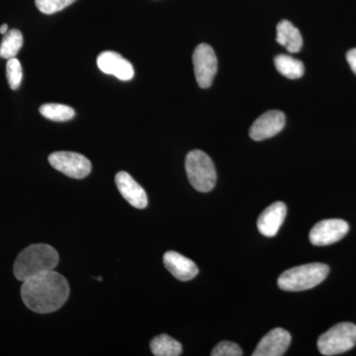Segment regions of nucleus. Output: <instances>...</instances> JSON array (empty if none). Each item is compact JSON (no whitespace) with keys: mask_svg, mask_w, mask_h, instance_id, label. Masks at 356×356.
I'll list each match as a JSON object with an SVG mask.
<instances>
[{"mask_svg":"<svg viewBox=\"0 0 356 356\" xmlns=\"http://www.w3.org/2000/svg\"><path fill=\"white\" fill-rule=\"evenodd\" d=\"M23 46L22 33L17 29H13L4 34L0 44V58L10 60L15 58Z\"/></svg>","mask_w":356,"mask_h":356,"instance_id":"nucleus-18","label":"nucleus"},{"mask_svg":"<svg viewBox=\"0 0 356 356\" xmlns=\"http://www.w3.org/2000/svg\"><path fill=\"white\" fill-rule=\"evenodd\" d=\"M185 170L189 182L199 192H209L216 185V168L210 156L202 151L195 149L187 154Z\"/></svg>","mask_w":356,"mask_h":356,"instance_id":"nucleus-4","label":"nucleus"},{"mask_svg":"<svg viewBox=\"0 0 356 356\" xmlns=\"http://www.w3.org/2000/svg\"><path fill=\"white\" fill-rule=\"evenodd\" d=\"M348 229L350 226L343 220H324L313 227L309 238L314 245L324 247L341 241L348 233Z\"/></svg>","mask_w":356,"mask_h":356,"instance_id":"nucleus-8","label":"nucleus"},{"mask_svg":"<svg viewBox=\"0 0 356 356\" xmlns=\"http://www.w3.org/2000/svg\"><path fill=\"white\" fill-rule=\"evenodd\" d=\"M346 60H348V65H350V69L356 74V48L351 49V50L348 51Z\"/></svg>","mask_w":356,"mask_h":356,"instance_id":"nucleus-23","label":"nucleus"},{"mask_svg":"<svg viewBox=\"0 0 356 356\" xmlns=\"http://www.w3.org/2000/svg\"><path fill=\"white\" fill-rule=\"evenodd\" d=\"M287 214L286 205L278 201L267 207L257 220V229L261 235L274 236L280 231Z\"/></svg>","mask_w":356,"mask_h":356,"instance_id":"nucleus-13","label":"nucleus"},{"mask_svg":"<svg viewBox=\"0 0 356 356\" xmlns=\"http://www.w3.org/2000/svg\"><path fill=\"white\" fill-rule=\"evenodd\" d=\"M291 343V334L284 329L276 327L266 334L257 344L254 356H281L285 355Z\"/></svg>","mask_w":356,"mask_h":356,"instance_id":"nucleus-11","label":"nucleus"},{"mask_svg":"<svg viewBox=\"0 0 356 356\" xmlns=\"http://www.w3.org/2000/svg\"><path fill=\"white\" fill-rule=\"evenodd\" d=\"M276 70L289 79H298L303 76L305 67L301 60L286 55H280L274 58Z\"/></svg>","mask_w":356,"mask_h":356,"instance_id":"nucleus-16","label":"nucleus"},{"mask_svg":"<svg viewBox=\"0 0 356 356\" xmlns=\"http://www.w3.org/2000/svg\"><path fill=\"white\" fill-rule=\"evenodd\" d=\"M356 346V325L341 323L331 327L318 339V348L323 355H341Z\"/></svg>","mask_w":356,"mask_h":356,"instance_id":"nucleus-5","label":"nucleus"},{"mask_svg":"<svg viewBox=\"0 0 356 356\" xmlns=\"http://www.w3.org/2000/svg\"><path fill=\"white\" fill-rule=\"evenodd\" d=\"M69 295V283L55 270L23 281L21 287V298L26 307L39 314L58 311L67 302Z\"/></svg>","mask_w":356,"mask_h":356,"instance_id":"nucleus-1","label":"nucleus"},{"mask_svg":"<svg viewBox=\"0 0 356 356\" xmlns=\"http://www.w3.org/2000/svg\"><path fill=\"white\" fill-rule=\"evenodd\" d=\"M276 41L285 47L290 53H298L303 46V39L299 30L287 20H282L276 27Z\"/></svg>","mask_w":356,"mask_h":356,"instance_id":"nucleus-15","label":"nucleus"},{"mask_svg":"<svg viewBox=\"0 0 356 356\" xmlns=\"http://www.w3.org/2000/svg\"><path fill=\"white\" fill-rule=\"evenodd\" d=\"M76 0H35L37 8L44 14H54L74 3Z\"/></svg>","mask_w":356,"mask_h":356,"instance_id":"nucleus-21","label":"nucleus"},{"mask_svg":"<svg viewBox=\"0 0 356 356\" xmlns=\"http://www.w3.org/2000/svg\"><path fill=\"white\" fill-rule=\"evenodd\" d=\"M58 264L57 250L46 243H36L24 248L14 262L13 273L25 281L47 271L55 270Z\"/></svg>","mask_w":356,"mask_h":356,"instance_id":"nucleus-2","label":"nucleus"},{"mask_svg":"<svg viewBox=\"0 0 356 356\" xmlns=\"http://www.w3.org/2000/svg\"><path fill=\"white\" fill-rule=\"evenodd\" d=\"M165 268L180 281H189L197 275L198 267L191 259L177 252H168L163 255Z\"/></svg>","mask_w":356,"mask_h":356,"instance_id":"nucleus-14","label":"nucleus"},{"mask_svg":"<svg viewBox=\"0 0 356 356\" xmlns=\"http://www.w3.org/2000/svg\"><path fill=\"white\" fill-rule=\"evenodd\" d=\"M6 77L11 89L16 90L19 88L21 83H22L23 70L22 65L17 58H13L10 60H7Z\"/></svg>","mask_w":356,"mask_h":356,"instance_id":"nucleus-20","label":"nucleus"},{"mask_svg":"<svg viewBox=\"0 0 356 356\" xmlns=\"http://www.w3.org/2000/svg\"><path fill=\"white\" fill-rule=\"evenodd\" d=\"M329 273L327 264H304L284 271L278 278L277 284L284 291H305L322 283Z\"/></svg>","mask_w":356,"mask_h":356,"instance_id":"nucleus-3","label":"nucleus"},{"mask_svg":"<svg viewBox=\"0 0 356 356\" xmlns=\"http://www.w3.org/2000/svg\"><path fill=\"white\" fill-rule=\"evenodd\" d=\"M49 163L58 172L76 179H83L91 172L89 159L83 154L72 152H56L51 154Z\"/></svg>","mask_w":356,"mask_h":356,"instance_id":"nucleus-6","label":"nucleus"},{"mask_svg":"<svg viewBox=\"0 0 356 356\" xmlns=\"http://www.w3.org/2000/svg\"><path fill=\"white\" fill-rule=\"evenodd\" d=\"M194 74L201 88L212 86L218 70V60L214 50L207 44H199L193 53Z\"/></svg>","mask_w":356,"mask_h":356,"instance_id":"nucleus-7","label":"nucleus"},{"mask_svg":"<svg viewBox=\"0 0 356 356\" xmlns=\"http://www.w3.org/2000/svg\"><path fill=\"white\" fill-rule=\"evenodd\" d=\"M285 126V115L277 110H271L259 116L250 129V137L254 140L273 138Z\"/></svg>","mask_w":356,"mask_h":356,"instance_id":"nucleus-9","label":"nucleus"},{"mask_svg":"<svg viewBox=\"0 0 356 356\" xmlns=\"http://www.w3.org/2000/svg\"><path fill=\"white\" fill-rule=\"evenodd\" d=\"M40 113L44 118L51 121H69L74 117V110L65 104L57 103H47L40 107Z\"/></svg>","mask_w":356,"mask_h":356,"instance_id":"nucleus-19","label":"nucleus"},{"mask_svg":"<svg viewBox=\"0 0 356 356\" xmlns=\"http://www.w3.org/2000/svg\"><path fill=\"white\" fill-rule=\"evenodd\" d=\"M7 32H8V25L2 24L1 27H0V33L4 35L6 34Z\"/></svg>","mask_w":356,"mask_h":356,"instance_id":"nucleus-24","label":"nucleus"},{"mask_svg":"<svg viewBox=\"0 0 356 356\" xmlns=\"http://www.w3.org/2000/svg\"><path fill=\"white\" fill-rule=\"evenodd\" d=\"M151 350L156 356H178L182 353V346L168 334H159L151 341Z\"/></svg>","mask_w":356,"mask_h":356,"instance_id":"nucleus-17","label":"nucleus"},{"mask_svg":"<svg viewBox=\"0 0 356 356\" xmlns=\"http://www.w3.org/2000/svg\"><path fill=\"white\" fill-rule=\"evenodd\" d=\"M117 188L127 202L137 209H145L147 206L146 191L128 172H120L115 177Z\"/></svg>","mask_w":356,"mask_h":356,"instance_id":"nucleus-12","label":"nucleus"},{"mask_svg":"<svg viewBox=\"0 0 356 356\" xmlns=\"http://www.w3.org/2000/svg\"><path fill=\"white\" fill-rule=\"evenodd\" d=\"M97 65L104 74L114 76L124 81H131L135 74L133 65L122 57L120 54L112 51L100 54L97 58Z\"/></svg>","mask_w":356,"mask_h":356,"instance_id":"nucleus-10","label":"nucleus"},{"mask_svg":"<svg viewBox=\"0 0 356 356\" xmlns=\"http://www.w3.org/2000/svg\"><path fill=\"white\" fill-rule=\"evenodd\" d=\"M212 356H241L243 350L238 344L232 341H222L213 348Z\"/></svg>","mask_w":356,"mask_h":356,"instance_id":"nucleus-22","label":"nucleus"}]
</instances>
